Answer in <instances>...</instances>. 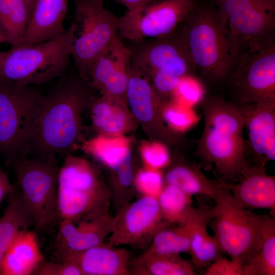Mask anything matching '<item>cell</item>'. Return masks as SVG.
I'll list each match as a JSON object with an SVG mask.
<instances>
[{"mask_svg":"<svg viewBox=\"0 0 275 275\" xmlns=\"http://www.w3.org/2000/svg\"><path fill=\"white\" fill-rule=\"evenodd\" d=\"M88 82L72 76L60 77L45 94H41L31 131L29 151L37 158L68 153L79 138L80 113L89 99Z\"/></svg>","mask_w":275,"mask_h":275,"instance_id":"1","label":"cell"},{"mask_svg":"<svg viewBox=\"0 0 275 275\" xmlns=\"http://www.w3.org/2000/svg\"><path fill=\"white\" fill-rule=\"evenodd\" d=\"M200 103L204 127L195 154L207 168H214L218 181L235 183L250 166L244 154V114L218 94L204 96Z\"/></svg>","mask_w":275,"mask_h":275,"instance_id":"2","label":"cell"},{"mask_svg":"<svg viewBox=\"0 0 275 275\" xmlns=\"http://www.w3.org/2000/svg\"><path fill=\"white\" fill-rule=\"evenodd\" d=\"M178 29L200 81L211 90L222 89L232 60L226 24L214 5L196 4Z\"/></svg>","mask_w":275,"mask_h":275,"instance_id":"3","label":"cell"},{"mask_svg":"<svg viewBox=\"0 0 275 275\" xmlns=\"http://www.w3.org/2000/svg\"><path fill=\"white\" fill-rule=\"evenodd\" d=\"M74 22L62 35L32 45L0 51V80L23 86L41 85L61 77L71 58Z\"/></svg>","mask_w":275,"mask_h":275,"instance_id":"4","label":"cell"},{"mask_svg":"<svg viewBox=\"0 0 275 275\" xmlns=\"http://www.w3.org/2000/svg\"><path fill=\"white\" fill-rule=\"evenodd\" d=\"M222 89L231 103H275V40L251 45L234 61Z\"/></svg>","mask_w":275,"mask_h":275,"instance_id":"5","label":"cell"},{"mask_svg":"<svg viewBox=\"0 0 275 275\" xmlns=\"http://www.w3.org/2000/svg\"><path fill=\"white\" fill-rule=\"evenodd\" d=\"M219 186L212 199L215 214L209 222L221 250L244 265L259 251L261 225L265 214L236 206L230 190Z\"/></svg>","mask_w":275,"mask_h":275,"instance_id":"6","label":"cell"},{"mask_svg":"<svg viewBox=\"0 0 275 275\" xmlns=\"http://www.w3.org/2000/svg\"><path fill=\"white\" fill-rule=\"evenodd\" d=\"M11 164L17 178L16 186L33 218L34 229L37 232L47 231L57 222L60 167L56 156L20 158Z\"/></svg>","mask_w":275,"mask_h":275,"instance_id":"7","label":"cell"},{"mask_svg":"<svg viewBox=\"0 0 275 275\" xmlns=\"http://www.w3.org/2000/svg\"><path fill=\"white\" fill-rule=\"evenodd\" d=\"M75 37L71 58L79 75L86 80L97 59L118 36L119 17L103 0H73Z\"/></svg>","mask_w":275,"mask_h":275,"instance_id":"8","label":"cell"},{"mask_svg":"<svg viewBox=\"0 0 275 275\" xmlns=\"http://www.w3.org/2000/svg\"><path fill=\"white\" fill-rule=\"evenodd\" d=\"M41 94L31 86L0 80V150L10 164L30 154L31 131Z\"/></svg>","mask_w":275,"mask_h":275,"instance_id":"9","label":"cell"},{"mask_svg":"<svg viewBox=\"0 0 275 275\" xmlns=\"http://www.w3.org/2000/svg\"><path fill=\"white\" fill-rule=\"evenodd\" d=\"M214 5L226 24L232 63L249 46L275 40V0H214Z\"/></svg>","mask_w":275,"mask_h":275,"instance_id":"10","label":"cell"},{"mask_svg":"<svg viewBox=\"0 0 275 275\" xmlns=\"http://www.w3.org/2000/svg\"><path fill=\"white\" fill-rule=\"evenodd\" d=\"M196 5L194 0H159L127 10L119 17L118 36L132 42L168 36Z\"/></svg>","mask_w":275,"mask_h":275,"instance_id":"11","label":"cell"},{"mask_svg":"<svg viewBox=\"0 0 275 275\" xmlns=\"http://www.w3.org/2000/svg\"><path fill=\"white\" fill-rule=\"evenodd\" d=\"M131 65L143 73H165L180 78L198 77L195 65L178 27L160 38L133 42Z\"/></svg>","mask_w":275,"mask_h":275,"instance_id":"12","label":"cell"},{"mask_svg":"<svg viewBox=\"0 0 275 275\" xmlns=\"http://www.w3.org/2000/svg\"><path fill=\"white\" fill-rule=\"evenodd\" d=\"M170 225L162 217L157 198L143 196L113 216L106 242L145 250L158 231Z\"/></svg>","mask_w":275,"mask_h":275,"instance_id":"13","label":"cell"},{"mask_svg":"<svg viewBox=\"0 0 275 275\" xmlns=\"http://www.w3.org/2000/svg\"><path fill=\"white\" fill-rule=\"evenodd\" d=\"M239 106L245 117L248 133L245 159L251 166H265L275 159V103Z\"/></svg>","mask_w":275,"mask_h":275,"instance_id":"14","label":"cell"},{"mask_svg":"<svg viewBox=\"0 0 275 275\" xmlns=\"http://www.w3.org/2000/svg\"><path fill=\"white\" fill-rule=\"evenodd\" d=\"M57 260L75 263L84 275H129L131 254L128 250L106 242L81 251H53Z\"/></svg>","mask_w":275,"mask_h":275,"instance_id":"15","label":"cell"},{"mask_svg":"<svg viewBox=\"0 0 275 275\" xmlns=\"http://www.w3.org/2000/svg\"><path fill=\"white\" fill-rule=\"evenodd\" d=\"M218 181L230 190L236 206L248 209H269L274 217L275 177L266 173L265 166L250 165L234 183Z\"/></svg>","mask_w":275,"mask_h":275,"instance_id":"16","label":"cell"},{"mask_svg":"<svg viewBox=\"0 0 275 275\" xmlns=\"http://www.w3.org/2000/svg\"><path fill=\"white\" fill-rule=\"evenodd\" d=\"M113 216L108 212L77 222H58L53 251H81L104 243L112 230Z\"/></svg>","mask_w":275,"mask_h":275,"instance_id":"17","label":"cell"},{"mask_svg":"<svg viewBox=\"0 0 275 275\" xmlns=\"http://www.w3.org/2000/svg\"><path fill=\"white\" fill-rule=\"evenodd\" d=\"M111 195L102 185L86 191L58 188L57 223L77 222L108 212Z\"/></svg>","mask_w":275,"mask_h":275,"instance_id":"18","label":"cell"},{"mask_svg":"<svg viewBox=\"0 0 275 275\" xmlns=\"http://www.w3.org/2000/svg\"><path fill=\"white\" fill-rule=\"evenodd\" d=\"M69 1L37 0L24 38L19 45H34L64 33Z\"/></svg>","mask_w":275,"mask_h":275,"instance_id":"19","label":"cell"},{"mask_svg":"<svg viewBox=\"0 0 275 275\" xmlns=\"http://www.w3.org/2000/svg\"><path fill=\"white\" fill-rule=\"evenodd\" d=\"M37 232L21 230L5 252L0 263V275H32L45 260Z\"/></svg>","mask_w":275,"mask_h":275,"instance_id":"20","label":"cell"},{"mask_svg":"<svg viewBox=\"0 0 275 275\" xmlns=\"http://www.w3.org/2000/svg\"><path fill=\"white\" fill-rule=\"evenodd\" d=\"M214 206L206 204L195 208L190 237V253L193 264L207 267L221 257L223 252L215 238L210 235L207 226L215 214Z\"/></svg>","mask_w":275,"mask_h":275,"instance_id":"21","label":"cell"},{"mask_svg":"<svg viewBox=\"0 0 275 275\" xmlns=\"http://www.w3.org/2000/svg\"><path fill=\"white\" fill-rule=\"evenodd\" d=\"M131 51L118 36L92 66L86 81L92 87L101 90L131 68Z\"/></svg>","mask_w":275,"mask_h":275,"instance_id":"22","label":"cell"},{"mask_svg":"<svg viewBox=\"0 0 275 275\" xmlns=\"http://www.w3.org/2000/svg\"><path fill=\"white\" fill-rule=\"evenodd\" d=\"M164 180L166 184L174 185L191 196L201 195L212 199L219 186L217 181L208 179L192 161L174 165L166 172Z\"/></svg>","mask_w":275,"mask_h":275,"instance_id":"23","label":"cell"},{"mask_svg":"<svg viewBox=\"0 0 275 275\" xmlns=\"http://www.w3.org/2000/svg\"><path fill=\"white\" fill-rule=\"evenodd\" d=\"M34 226L33 218L14 186L0 217V263L5 252L18 233Z\"/></svg>","mask_w":275,"mask_h":275,"instance_id":"24","label":"cell"},{"mask_svg":"<svg viewBox=\"0 0 275 275\" xmlns=\"http://www.w3.org/2000/svg\"><path fill=\"white\" fill-rule=\"evenodd\" d=\"M129 272L136 275L196 274L193 265L180 254L159 255L144 252L131 260Z\"/></svg>","mask_w":275,"mask_h":275,"instance_id":"25","label":"cell"},{"mask_svg":"<svg viewBox=\"0 0 275 275\" xmlns=\"http://www.w3.org/2000/svg\"><path fill=\"white\" fill-rule=\"evenodd\" d=\"M82 149L117 172L131 164L128 142L122 137L100 135L85 142Z\"/></svg>","mask_w":275,"mask_h":275,"instance_id":"26","label":"cell"},{"mask_svg":"<svg viewBox=\"0 0 275 275\" xmlns=\"http://www.w3.org/2000/svg\"><path fill=\"white\" fill-rule=\"evenodd\" d=\"M31 17L22 0H0V34L12 46L23 40Z\"/></svg>","mask_w":275,"mask_h":275,"instance_id":"27","label":"cell"},{"mask_svg":"<svg viewBox=\"0 0 275 275\" xmlns=\"http://www.w3.org/2000/svg\"><path fill=\"white\" fill-rule=\"evenodd\" d=\"M194 213L185 223L158 231L144 252L159 255L189 254Z\"/></svg>","mask_w":275,"mask_h":275,"instance_id":"28","label":"cell"},{"mask_svg":"<svg viewBox=\"0 0 275 275\" xmlns=\"http://www.w3.org/2000/svg\"><path fill=\"white\" fill-rule=\"evenodd\" d=\"M261 231V247L257 253L243 265L242 275L275 274L274 217L265 214Z\"/></svg>","mask_w":275,"mask_h":275,"instance_id":"29","label":"cell"},{"mask_svg":"<svg viewBox=\"0 0 275 275\" xmlns=\"http://www.w3.org/2000/svg\"><path fill=\"white\" fill-rule=\"evenodd\" d=\"M126 97L135 117L140 121L148 122L154 115V95L148 81L143 73L131 65Z\"/></svg>","mask_w":275,"mask_h":275,"instance_id":"30","label":"cell"},{"mask_svg":"<svg viewBox=\"0 0 275 275\" xmlns=\"http://www.w3.org/2000/svg\"><path fill=\"white\" fill-rule=\"evenodd\" d=\"M157 199L163 218L170 225L185 223L195 209L191 196L174 185H164Z\"/></svg>","mask_w":275,"mask_h":275,"instance_id":"31","label":"cell"},{"mask_svg":"<svg viewBox=\"0 0 275 275\" xmlns=\"http://www.w3.org/2000/svg\"><path fill=\"white\" fill-rule=\"evenodd\" d=\"M94 101L91 107V117L94 127L106 134L115 135L123 131L128 121L125 113L109 102L106 97Z\"/></svg>","mask_w":275,"mask_h":275,"instance_id":"32","label":"cell"},{"mask_svg":"<svg viewBox=\"0 0 275 275\" xmlns=\"http://www.w3.org/2000/svg\"><path fill=\"white\" fill-rule=\"evenodd\" d=\"M163 116L170 127L178 131L188 129L198 121V117L191 107L177 102L168 104L163 111Z\"/></svg>","mask_w":275,"mask_h":275,"instance_id":"33","label":"cell"},{"mask_svg":"<svg viewBox=\"0 0 275 275\" xmlns=\"http://www.w3.org/2000/svg\"><path fill=\"white\" fill-rule=\"evenodd\" d=\"M195 78L191 76L181 78L174 93L177 99V103L191 107L200 102L204 95Z\"/></svg>","mask_w":275,"mask_h":275,"instance_id":"34","label":"cell"},{"mask_svg":"<svg viewBox=\"0 0 275 275\" xmlns=\"http://www.w3.org/2000/svg\"><path fill=\"white\" fill-rule=\"evenodd\" d=\"M135 184L143 196L157 198L163 187V179L157 170L148 169L138 173Z\"/></svg>","mask_w":275,"mask_h":275,"instance_id":"35","label":"cell"},{"mask_svg":"<svg viewBox=\"0 0 275 275\" xmlns=\"http://www.w3.org/2000/svg\"><path fill=\"white\" fill-rule=\"evenodd\" d=\"M34 275H84L75 263L68 260L43 261Z\"/></svg>","mask_w":275,"mask_h":275,"instance_id":"36","label":"cell"},{"mask_svg":"<svg viewBox=\"0 0 275 275\" xmlns=\"http://www.w3.org/2000/svg\"><path fill=\"white\" fill-rule=\"evenodd\" d=\"M143 160L148 169L156 170L166 166L169 162V155L166 147L159 143L145 145L142 149Z\"/></svg>","mask_w":275,"mask_h":275,"instance_id":"37","label":"cell"},{"mask_svg":"<svg viewBox=\"0 0 275 275\" xmlns=\"http://www.w3.org/2000/svg\"><path fill=\"white\" fill-rule=\"evenodd\" d=\"M243 264L236 260L222 256L212 262L204 272L205 275H242Z\"/></svg>","mask_w":275,"mask_h":275,"instance_id":"38","label":"cell"},{"mask_svg":"<svg viewBox=\"0 0 275 275\" xmlns=\"http://www.w3.org/2000/svg\"><path fill=\"white\" fill-rule=\"evenodd\" d=\"M154 88L164 94L174 93L181 78L171 75L156 72L151 74Z\"/></svg>","mask_w":275,"mask_h":275,"instance_id":"39","label":"cell"},{"mask_svg":"<svg viewBox=\"0 0 275 275\" xmlns=\"http://www.w3.org/2000/svg\"><path fill=\"white\" fill-rule=\"evenodd\" d=\"M14 188L8 178V175L0 169V204L12 192Z\"/></svg>","mask_w":275,"mask_h":275,"instance_id":"40","label":"cell"},{"mask_svg":"<svg viewBox=\"0 0 275 275\" xmlns=\"http://www.w3.org/2000/svg\"><path fill=\"white\" fill-rule=\"evenodd\" d=\"M131 10L159 0H114Z\"/></svg>","mask_w":275,"mask_h":275,"instance_id":"41","label":"cell"},{"mask_svg":"<svg viewBox=\"0 0 275 275\" xmlns=\"http://www.w3.org/2000/svg\"><path fill=\"white\" fill-rule=\"evenodd\" d=\"M22 1L26 4V6L28 7L32 15L34 8L35 7V5L37 0H22Z\"/></svg>","mask_w":275,"mask_h":275,"instance_id":"42","label":"cell"},{"mask_svg":"<svg viewBox=\"0 0 275 275\" xmlns=\"http://www.w3.org/2000/svg\"><path fill=\"white\" fill-rule=\"evenodd\" d=\"M5 43L4 42V40L2 37V36L0 34V45L2 44V43Z\"/></svg>","mask_w":275,"mask_h":275,"instance_id":"43","label":"cell"}]
</instances>
